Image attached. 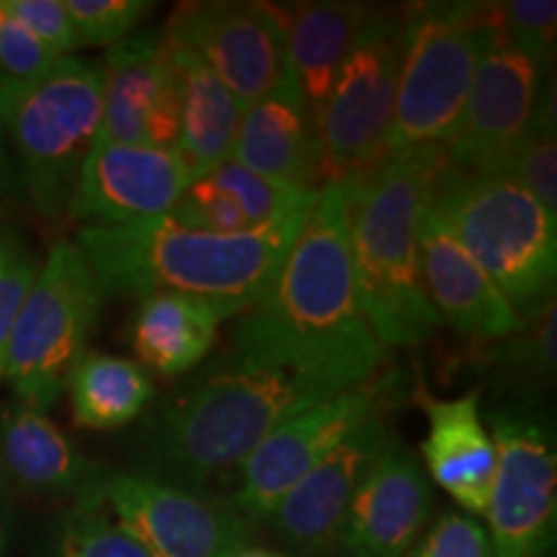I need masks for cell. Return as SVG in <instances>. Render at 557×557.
Here are the masks:
<instances>
[{
  "label": "cell",
  "mask_w": 557,
  "mask_h": 557,
  "mask_svg": "<svg viewBox=\"0 0 557 557\" xmlns=\"http://www.w3.org/2000/svg\"><path fill=\"white\" fill-rule=\"evenodd\" d=\"M222 359L284 369L333 389L382 372L387 348L361 310L348 250L346 184L320 189L267 295L235 320Z\"/></svg>",
  "instance_id": "6da1fadb"
},
{
  "label": "cell",
  "mask_w": 557,
  "mask_h": 557,
  "mask_svg": "<svg viewBox=\"0 0 557 557\" xmlns=\"http://www.w3.org/2000/svg\"><path fill=\"white\" fill-rule=\"evenodd\" d=\"M336 393L284 369L218 357L150 406L135 472L209 496L207 485L233 478L278 423Z\"/></svg>",
  "instance_id": "7a4b0ae2"
},
{
  "label": "cell",
  "mask_w": 557,
  "mask_h": 557,
  "mask_svg": "<svg viewBox=\"0 0 557 557\" xmlns=\"http://www.w3.org/2000/svg\"><path fill=\"white\" fill-rule=\"evenodd\" d=\"M312 207L243 233H207L165 218L81 227L75 246L107 295H186L238 318L267 295Z\"/></svg>",
  "instance_id": "3957f363"
},
{
  "label": "cell",
  "mask_w": 557,
  "mask_h": 557,
  "mask_svg": "<svg viewBox=\"0 0 557 557\" xmlns=\"http://www.w3.org/2000/svg\"><path fill=\"white\" fill-rule=\"evenodd\" d=\"M444 163V148L389 150L372 171L344 181L361 310L385 348L423 344L442 325L423 289L418 225Z\"/></svg>",
  "instance_id": "277c9868"
},
{
  "label": "cell",
  "mask_w": 557,
  "mask_h": 557,
  "mask_svg": "<svg viewBox=\"0 0 557 557\" xmlns=\"http://www.w3.org/2000/svg\"><path fill=\"white\" fill-rule=\"evenodd\" d=\"M429 207L519 312L553 297L557 220L511 176L447 160L429 189Z\"/></svg>",
  "instance_id": "5b68a950"
},
{
  "label": "cell",
  "mask_w": 557,
  "mask_h": 557,
  "mask_svg": "<svg viewBox=\"0 0 557 557\" xmlns=\"http://www.w3.org/2000/svg\"><path fill=\"white\" fill-rule=\"evenodd\" d=\"M101 62L70 54L32 81L0 75V122L16 152L32 207L67 218L81 169L101 129Z\"/></svg>",
  "instance_id": "8992f818"
},
{
  "label": "cell",
  "mask_w": 557,
  "mask_h": 557,
  "mask_svg": "<svg viewBox=\"0 0 557 557\" xmlns=\"http://www.w3.org/2000/svg\"><path fill=\"white\" fill-rule=\"evenodd\" d=\"M496 37L491 3H423L403 11L389 150L447 148L478 62Z\"/></svg>",
  "instance_id": "52a82bcc"
},
{
  "label": "cell",
  "mask_w": 557,
  "mask_h": 557,
  "mask_svg": "<svg viewBox=\"0 0 557 557\" xmlns=\"http://www.w3.org/2000/svg\"><path fill=\"white\" fill-rule=\"evenodd\" d=\"M101 299L81 248L70 240L54 243L24 299L5 357L3 377L18 403L47 410L60 400L86 354Z\"/></svg>",
  "instance_id": "ba28073f"
},
{
  "label": "cell",
  "mask_w": 557,
  "mask_h": 557,
  "mask_svg": "<svg viewBox=\"0 0 557 557\" xmlns=\"http://www.w3.org/2000/svg\"><path fill=\"white\" fill-rule=\"evenodd\" d=\"M403 58V13L377 9L318 114L320 189L372 171L389 152Z\"/></svg>",
  "instance_id": "9c48e42d"
},
{
  "label": "cell",
  "mask_w": 557,
  "mask_h": 557,
  "mask_svg": "<svg viewBox=\"0 0 557 557\" xmlns=\"http://www.w3.org/2000/svg\"><path fill=\"white\" fill-rule=\"evenodd\" d=\"M398 400L400 374L380 372L357 387L341 389L331 398L297 410L278 423L230 478L222 504L248 524L267 521L299 480L364 426L369 418L387 413Z\"/></svg>",
  "instance_id": "30bf717a"
},
{
  "label": "cell",
  "mask_w": 557,
  "mask_h": 557,
  "mask_svg": "<svg viewBox=\"0 0 557 557\" xmlns=\"http://www.w3.org/2000/svg\"><path fill=\"white\" fill-rule=\"evenodd\" d=\"M496 475L485 517L493 557H545L555 534L557 457L545 418L527 408L491 413Z\"/></svg>",
  "instance_id": "8fae6325"
},
{
  "label": "cell",
  "mask_w": 557,
  "mask_h": 557,
  "mask_svg": "<svg viewBox=\"0 0 557 557\" xmlns=\"http://www.w3.org/2000/svg\"><path fill=\"white\" fill-rule=\"evenodd\" d=\"M109 517L152 557H230L250 545V524L214 496L143 472H114L94 483Z\"/></svg>",
  "instance_id": "7c38bea8"
},
{
  "label": "cell",
  "mask_w": 557,
  "mask_h": 557,
  "mask_svg": "<svg viewBox=\"0 0 557 557\" xmlns=\"http://www.w3.org/2000/svg\"><path fill=\"white\" fill-rule=\"evenodd\" d=\"M163 34L205 62L243 107L289 83L284 29L271 3H184Z\"/></svg>",
  "instance_id": "4fadbf2b"
},
{
  "label": "cell",
  "mask_w": 557,
  "mask_h": 557,
  "mask_svg": "<svg viewBox=\"0 0 557 557\" xmlns=\"http://www.w3.org/2000/svg\"><path fill=\"white\" fill-rule=\"evenodd\" d=\"M547 62L496 37L478 62L447 160L457 169L504 171L508 156L527 135L547 81Z\"/></svg>",
  "instance_id": "5bb4252c"
},
{
  "label": "cell",
  "mask_w": 557,
  "mask_h": 557,
  "mask_svg": "<svg viewBox=\"0 0 557 557\" xmlns=\"http://www.w3.org/2000/svg\"><path fill=\"white\" fill-rule=\"evenodd\" d=\"M197 178L176 150L96 139L83 163L67 220L116 227L165 218Z\"/></svg>",
  "instance_id": "9a60e30c"
},
{
  "label": "cell",
  "mask_w": 557,
  "mask_h": 557,
  "mask_svg": "<svg viewBox=\"0 0 557 557\" xmlns=\"http://www.w3.org/2000/svg\"><path fill=\"white\" fill-rule=\"evenodd\" d=\"M101 70L99 139L176 150L181 94L163 26L135 32L107 47Z\"/></svg>",
  "instance_id": "2e32d148"
},
{
  "label": "cell",
  "mask_w": 557,
  "mask_h": 557,
  "mask_svg": "<svg viewBox=\"0 0 557 557\" xmlns=\"http://www.w3.org/2000/svg\"><path fill=\"white\" fill-rule=\"evenodd\" d=\"M393 438L387 413L369 418L278 500L267 519L271 532L299 555L331 553L344 532L354 493Z\"/></svg>",
  "instance_id": "e0dca14e"
},
{
  "label": "cell",
  "mask_w": 557,
  "mask_h": 557,
  "mask_svg": "<svg viewBox=\"0 0 557 557\" xmlns=\"http://www.w3.org/2000/svg\"><path fill=\"white\" fill-rule=\"evenodd\" d=\"M431 506V480L395 436L354 493L338 545L348 557H406L421 540Z\"/></svg>",
  "instance_id": "ac0fdd59"
},
{
  "label": "cell",
  "mask_w": 557,
  "mask_h": 557,
  "mask_svg": "<svg viewBox=\"0 0 557 557\" xmlns=\"http://www.w3.org/2000/svg\"><path fill=\"white\" fill-rule=\"evenodd\" d=\"M423 289L442 323L475 341H498L519 329V310L451 238L429 201L418 225Z\"/></svg>",
  "instance_id": "d6986e66"
},
{
  "label": "cell",
  "mask_w": 557,
  "mask_h": 557,
  "mask_svg": "<svg viewBox=\"0 0 557 557\" xmlns=\"http://www.w3.org/2000/svg\"><path fill=\"white\" fill-rule=\"evenodd\" d=\"M416 398L429 418V434L421 449L431 480L468 513H485L496 475V444L480 413V389L438 400L418 385Z\"/></svg>",
  "instance_id": "ffe728a7"
},
{
  "label": "cell",
  "mask_w": 557,
  "mask_h": 557,
  "mask_svg": "<svg viewBox=\"0 0 557 557\" xmlns=\"http://www.w3.org/2000/svg\"><path fill=\"white\" fill-rule=\"evenodd\" d=\"M230 158L267 178L320 189L318 124L292 83L246 107Z\"/></svg>",
  "instance_id": "44dd1931"
},
{
  "label": "cell",
  "mask_w": 557,
  "mask_h": 557,
  "mask_svg": "<svg viewBox=\"0 0 557 557\" xmlns=\"http://www.w3.org/2000/svg\"><path fill=\"white\" fill-rule=\"evenodd\" d=\"M274 11L284 29L289 83L318 120L346 54L377 9L367 3L320 0L274 5Z\"/></svg>",
  "instance_id": "7402d4cb"
},
{
  "label": "cell",
  "mask_w": 557,
  "mask_h": 557,
  "mask_svg": "<svg viewBox=\"0 0 557 557\" xmlns=\"http://www.w3.org/2000/svg\"><path fill=\"white\" fill-rule=\"evenodd\" d=\"M0 470L29 496H70L86 493L99 480L73 438L47 416V410L13 406L0 416Z\"/></svg>",
  "instance_id": "603a6c76"
},
{
  "label": "cell",
  "mask_w": 557,
  "mask_h": 557,
  "mask_svg": "<svg viewBox=\"0 0 557 557\" xmlns=\"http://www.w3.org/2000/svg\"><path fill=\"white\" fill-rule=\"evenodd\" d=\"M222 320L225 312L207 299L160 292L139 299L129 318L127 341L139 367L178 377L212 351Z\"/></svg>",
  "instance_id": "cb8c5ba5"
},
{
  "label": "cell",
  "mask_w": 557,
  "mask_h": 557,
  "mask_svg": "<svg viewBox=\"0 0 557 557\" xmlns=\"http://www.w3.org/2000/svg\"><path fill=\"white\" fill-rule=\"evenodd\" d=\"M165 45H169L181 94L176 152L186 160L194 176H201L230 158L246 107L199 58L181 50L169 37H165Z\"/></svg>",
  "instance_id": "d4e9b609"
},
{
  "label": "cell",
  "mask_w": 557,
  "mask_h": 557,
  "mask_svg": "<svg viewBox=\"0 0 557 557\" xmlns=\"http://www.w3.org/2000/svg\"><path fill=\"white\" fill-rule=\"evenodd\" d=\"M78 426L111 431L135 421L152 406V377L137 361L86 351L67 380Z\"/></svg>",
  "instance_id": "484cf974"
},
{
  "label": "cell",
  "mask_w": 557,
  "mask_h": 557,
  "mask_svg": "<svg viewBox=\"0 0 557 557\" xmlns=\"http://www.w3.org/2000/svg\"><path fill=\"white\" fill-rule=\"evenodd\" d=\"M201 176L238 205L250 230L263 227L269 222L287 218L292 212H299V209L312 207L320 194V189H302V186L261 176V173H253L246 165L235 163L233 158L222 160V163L201 173Z\"/></svg>",
  "instance_id": "4316f807"
},
{
  "label": "cell",
  "mask_w": 557,
  "mask_h": 557,
  "mask_svg": "<svg viewBox=\"0 0 557 557\" xmlns=\"http://www.w3.org/2000/svg\"><path fill=\"white\" fill-rule=\"evenodd\" d=\"M537 205L557 220V137H555V78L547 81L527 135L508 156L504 171Z\"/></svg>",
  "instance_id": "83f0119b"
},
{
  "label": "cell",
  "mask_w": 557,
  "mask_h": 557,
  "mask_svg": "<svg viewBox=\"0 0 557 557\" xmlns=\"http://www.w3.org/2000/svg\"><path fill=\"white\" fill-rule=\"evenodd\" d=\"M485 367L506 369L527 380H547L555 374V295L519 312V329L498 338L491 351L478 357Z\"/></svg>",
  "instance_id": "f1b7e54d"
},
{
  "label": "cell",
  "mask_w": 557,
  "mask_h": 557,
  "mask_svg": "<svg viewBox=\"0 0 557 557\" xmlns=\"http://www.w3.org/2000/svg\"><path fill=\"white\" fill-rule=\"evenodd\" d=\"M54 557H152L135 537L109 517L94 485L75 498L60 524Z\"/></svg>",
  "instance_id": "f546056e"
},
{
  "label": "cell",
  "mask_w": 557,
  "mask_h": 557,
  "mask_svg": "<svg viewBox=\"0 0 557 557\" xmlns=\"http://www.w3.org/2000/svg\"><path fill=\"white\" fill-rule=\"evenodd\" d=\"M491 11L498 37L506 45L537 60H553L557 37L555 0H504L491 3Z\"/></svg>",
  "instance_id": "4dcf8cb0"
},
{
  "label": "cell",
  "mask_w": 557,
  "mask_h": 557,
  "mask_svg": "<svg viewBox=\"0 0 557 557\" xmlns=\"http://www.w3.org/2000/svg\"><path fill=\"white\" fill-rule=\"evenodd\" d=\"M83 47H111L150 16L148 0H62Z\"/></svg>",
  "instance_id": "1f68e13d"
},
{
  "label": "cell",
  "mask_w": 557,
  "mask_h": 557,
  "mask_svg": "<svg viewBox=\"0 0 557 557\" xmlns=\"http://www.w3.org/2000/svg\"><path fill=\"white\" fill-rule=\"evenodd\" d=\"M37 274L39 261L34 250L18 235L0 233V380L5 374V357L18 312Z\"/></svg>",
  "instance_id": "d6a6232c"
},
{
  "label": "cell",
  "mask_w": 557,
  "mask_h": 557,
  "mask_svg": "<svg viewBox=\"0 0 557 557\" xmlns=\"http://www.w3.org/2000/svg\"><path fill=\"white\" fill-rule=\"evenodd\" d=\"M60 58L62 54L34 37L0 0V70H3V78L32 81L47 73Z\"/></svg>",
  "instance_id": "836d02e7"
},
{
  "label": "cell",
  "mask_w": 557,
  "mask_h": 557,
  "mask_svg": "<svg viewBox=\"0 0 557 557\" xmlns=\"http://www.w3.org/2000/svg\"><path fill=\"white\" fill-rule=\"evenodd\" d=\"M406 557H493L487 529L470 513L449 511L436 519Z\"/></svg>",
  "instance_id": "e575fe53"
},
{
  "label": "cell",
  "mask_w": 557,
  "mask_h": 557,
  "mask_svg": "<svg viewBox=\"0 0 557 557\" xmlns=\"http://www.w3.org/2000/svg\"><path fill=\"white\" fill-rule=\"evenodd\" d=\"M3 3L34 37L62 58L83 50L78 32L62 0H3Z\"/></svg>",
  "instance_id": "d590c367"
},
{
  "label": "cell",
  "mask_w": 557,
  "mask_h": 557,
  "mask_svg": "<svg viewBox=\"0 0 557 557\" xmlns=\"http://www.w3.org/2000/svg\"><path fill=\"white\" fill-rule=\"evenodd\" d=\"M13 534V491L5 480L3 470H0V557H3L5 547H9Z\"/></svg>",
  "instance_id": "8d00e7d4"
},
{
  "label": "cell",
  "mask_w": 557,
  "mask_h": 557,
  "mask_svg": "<svg viewBox=\"0 0 557 557\" xmlns=\"http://www.w3.org/2000/svg\"><path fill=\"white\" fill-rule=\"evenodd\" d=\"M230 557H287V555H284V553H276V549H267V547L246 545V547H240L238 553H233Z\"/></svg>",
  "instance_id": "74e56055"
},
{
  "label": "cell",
  "mask_w": 557,
  "mask_h": 557,
  "mask_svg": "<svg viewBox=\"0 0 557 557\" xmlns=\"http://www.w3.org/2000/svg\"><path fill=\"white\" fill-rule=\"evenodd\" d=\"M5 176V135H3V122H0V184Z\"/></svg>",
  "instance_id": "f35d334b"
}]
</instances>
